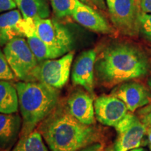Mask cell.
Masks as SVG:
<instances>
[{
	"label": "cell",
	"mask_w": 151,
	"mask_h": 151,
	"mask_svg": "<svg viewBox=\"0 0 151 151\" xmlns=\"http://www.w3.org/2000/svg\"><path fill=\"white\" fill-rule=\"evenodd\" d=\"M38 131L50 151H78L100 139L98 129L74 118L66 104H58L41 122Z\"/></svg>",
	"instance_id": "6da1fadb"
},
{
	"label": "cell",
	"mask_w": 151,
	"mask_h": 151,
	"mask_svg": "<svg viewBox=\"0 0 151 151\" xmlns=\"http://www.w3.org/2000/svg\"><path fill=\"white\" fill-rule=\"evenodd\" d=\"M150 62L144 52L127 43H115L106 48L97 58L96 76L101 83L113 86L148 73Z\"/></svg>",
	"instance_id": "7a4b0ae2"
},
{
	"label": "cell",
	"mask_w": 151,
	"mask_h": 151,
	"mask_svg": "<svg viewBox=\"0 0 151 151\" xmlns=\"http://www.w3.org/2000/svg\"><path fill=\"white\" fill-rule=\"evenodd\" d=\"M15 86L22 119L20 137H25L35 131L56 108L60 92L59 89L39 81H20Z\"/></svg>",
	"instance_id": "3957f363"
},
{
	"label": "cell",
	"mask_w": 151,
	"mask_h": 151,
	"mask_svg": "<svg viewBox=\"0 0 151 151\" xmlns=\"http://www.w3.org/2000/svg\"><path fill=\"white\" fill-rule=\"evenodd\" d=\"M74 52L59 58L39 62L31 73V81H39L57 89H61L69 81Z\"/></svg>",
	"instance_id": "277c9868"
},
{
	"label": "cell",
	"mask_w": 151,
	"mask_h": 151,
	"mask_svg": "<svg viewBox=\"0 0 151 151\" xmlns=\"http://www.w3.org/2000/svg\"><path fill=\"white\" fill-rule=\"evenodd\" d=\"M3 51L17 78L22 81H31V73L39 62L24 38L12 39L5 45Z\"/></svg>",
	"instance_id": "5b68a950"
},
{
	"label": "cell",
	"mask_w": 151,
	"mask_h": 151,
	"mask_svg": "<svg viewBox=\"0 0 151 151\" xmlns=\"http://www.w3.org/2000/svg\"><path fill=\"white\" fill-rule=\"evenodd\" d=\"M113 25L120 32L135 36L139 32V0H106Z\"/></svg>",
	"instance_id": "8992f818"
},
{
	"label": "cell",
	"mask_w": 151,
	"mask_h": 151,
	"mask_svg": "<svg viewBox=\"0 0 151 151\" xmlns=\"http://www.w3.org/2000/svg\"><path fill=\"white\" fill-rule=\"evenodd\" d=\"M34 22L38 36L47 45L64 55L72 51V35L64 24L48 18H37Z\"/></svg>",
	"instance_id": "52a82bcc"
},
{
	"label": "cell",
	"mask_w": 151,
	"mask_h": 151,
	"mask_svg": "<svg viewBox=\"0 0 151 151\" xmlns=\"http://www.w3.org/2000/svg\"><path fill=\"white\" fill-rule=\"evenodd\" d=\"M117 138L113 151H129L139 148L146 134V126L134 115L127 113L115 127Z\"/></svg>",
	"instance_id": "ba28073f"
},
{
	"label": "cell",
	"mask_w": 151,
	"mask_h": 151,
	"mask_svg": "<svg viewBox=\"0 0 151 151\" xmlns=\"http://www.w3.org/2000/svg\"><path fill=\"white\" fill-rule=\"evenodd\" d=\"M94 107L98 121L104 125L114 128L128 113L125 104L111 94L98 97L94 101Z\"/></svg>",
	"instance_id": "9c48e42d"
},
{
	"label": "cell",
	"mask_w": 151,
	"mask_h": 151,
	"mask_svg": "<svg viewBox=\"0 0 151 151\" xmlns=\"http://www.w3.org/2000/svg\"><path fill=\"white\" fill-rule=\"evenodd\" d=\"M97 52L94 49L85 50L76 59L71 71V81L75 86H80L88 93L94 90V65Z\"/></svg>",
	"instance_id": "30bf717a"
},
{
	"label": "cell",
	"mask_w": 151,
	"mask_h": 151,
	"mask_svg": "<svg viewBox=\"0 0 151 151\" xmlns=\"http://www.w3.org/2000/svg\"><path fill=\"white\" fill-rule=\"evenodd\" d=\"M111 94L121 99L130 112H134L150 101V94L148 90L137 82L127 81L120 83L113 88Z\"/></svg>",
	"instance_id": "8fae6325"
},
{
	"label": "cell",
	"mask_w": 151,
	"mask_h": 151,
	"mask_svg": "<svg viewBox=\"0 0 151 151\" xmlns=\"http://www.w3.org/2000/svg\"><path fill=\"white\" fill-rule=\"evenodd\" d=\"M72 18L87 29L101 34H111L113 29L106 19L90 6L80 0H76Z\"/></svg>",
	"instance_id": "7c38bea8"
},
{
	"label": "cell",
	"mask_w": 151,
	"mask_h": 151,
	"mask_svg": "<svg viewBox=\"0 0 151 151\" xmlns=\"http://www.w3.org/2000/svg\"><path fill=\"white\" fill-rule=\"evenodd\" d=\"M66 106L69 113L82 123L92 125L94 122V101L88 92L75 90L67 99Z\"/></svg>",
	"instance_id": "4fadbf2b"
},
{
	"label": "cell",
	"mask_w": 151,
	"mask_h": 151,
	"mask_svg": "<svg viewBox=\"0 0 151 151\" xmlns=\"http://www.w3.org/2000/svg\"><path fill=\"white\" fill-rule=\"evenodd\" d=\"M18 37H25V20L20 11L14 9L0 15V46Z\"/></svg>",
	"instance_id": "5bb4252c"
},
{
	"label": "cell",
	"mask_w": 151,
	"mask_h": 151,
	"mask_svg": "<svg viewBox=\"0 0 151 151\" xmlns=\"http://www.w3.org/2000/svg\"><path fill=\"white\" fill-rule=\"evenodd\" d=\"M22 119L17 113H0V151L14 146L20 135Z\"/></svg>",
	"instance_id": "9a60e30c"
},
{
	"label": "cell",
	"mask_w": 151,
	"mask_h": 151,
	"mask_svg": "<svg viewBox=\"0 0 151 151\" xmlns=\"http://www.w3.org/2000/svg\"><path fill=\"white\" fill-rule=\"evenodd\" d=\"M25 20V37L30 49L33 52L38 62L43 60L56 59L63 56L64 54L60 50L51 48L43 41L36 31L34 20Z\"/></svg>",
	"instance_id": "2e32d148"
},
{
	"label": "cell",
	"mask_w": 151,
	"mask_h": 151,
	"mask_svg": "<svg viewBox=\"0 0 151 151\" xmlns=\"http://www.w3.org/2000/svg\"><path fill=\"white\" fill-rule=\"evenodd\" d=\"M24 19L48 18L50 9L47 0H14Z\"/></svg>",
	"instance_id": "e0dca14e"
},
{
	"label": "cell",
	"mask_w": 151,
	"mask_h": 151,
	"mask_svg": "<svg viewBox=\"0 0 151 151\" xmlns=\"http://www.w3.org/2000/svg\"><path fill=\"white\" fill-rule=\"evenodd\" d=\"M19 108L16 86L9 81L0 80V113H16Z\"/></svg>",
	"instance_id": "ac0fdd59"
},
{
	"label": "cell",
	"mask_w": 151,
	"mask_h": 151,
	"mask_svg": "<svg viewBox=\"0 0 151 151\" xmlns=\"http://www.w3.org/2000/svg\"><path fill=\"white\" fill-rule=\"evenodd\" d=\"M11 151H48L38 130L19 139Z\"/></svg>",
	"instance_id": "d6986e66"
},
{
	"label": "cell",
	"mask_w": 151,
	"mask_h": 151,
	"mask_svg": "<svg viewBox=\"0 0 151 151\" xmlns=\"http://www.w3.org/2000/svg\"><path fill=\"white\" fill-rule=\"evenodd\" d=\"M54 14L58 18L71 16L76 6V0H50Z\"/></svg>",
	"instance_id": "ffe728a7"
},
{
	"label": "cell",
	"mask_w": 151,
	"mask_h": 151,
	"mask_svg": "<svg viewBox=\"0 0 151 151\" xmlns=\"http://www.w3.org/2000/svg\"><path fill=\"white\" fill-rule=\"evenodd\" d=\"M139 32L148 41H151V14L140 12L138 20Z\"/></svg>",
	"instance_id": "44dd1931"
},
{
	"label": "cell",
	"mask_w": 151,
	"mask_h": 151,
	"mask_svg": "<svg viewBox=\"0 0 151 151\" xmlns=\"http://www.w3.org/2000/svg\"><path fill=\"white\" fill-rule=\"evenodd\" d=\"M16 78V75L7 62L4 52L0 49V80L12 81Z\"/></svg>",
	"instance_id": "7402d4cb"
},
{
	"label": "cell",
	"mask_w": 151,
	"mask_h": 151,
	"mask_svg": "<svg viewBox=\"0 0 151 151\" xmlns=\"http://www.w3.org/2000/svg\"><path fill=\"white\" fill-rule=\"evenodd\" d=\"M17 7L14 0H0V14L14 10Z\"/></svg>",
	"instance_id": "603a6c76"
},
{
	"label": "cell",
	"mask_w": 151,
	"mask_h": 151,
	"mask_svg": "<svg viewBox=\"0 0 151 151\" xmlns=\"http://www.w3.org/2000/svg\"><path fill=\"white\" fill-rule=\"evenodd\" d=\"M139 7L141 12L151 14V0H139Z\"/></svg>",
	"instance_id": "cb8c5ba5"
},
{
	"label": "cell",
	"mask_w": 151,
	"mask_h": 151,
	"mask_svg": "<svg viewBox=\"0 0 151 151\" xmlns=\"http://www.w3.org/2000/svg\"><path fill=\"white\" fill-rule=\"evenodd\" d=\"M78 151H105V148L104 144L98 142L90 145Z\"/></svg>",
	"instance_id": "d4e9b609"
},
{
	"label": "cell",
	"mask_w": 151,
	"mask_h": 151,
	"mask_svg": "<svg viewBox=\"0 0 151 151\" xmlns=\"http://www.w3.org/2000/svg\"><path fill=\"white\" fill-rule=\"evenodd\" d=\"M143 113H142V117H141V121L146 127H151V109L148 110H143Z\"/></svg>",
	"instance_id": "484cf974"
},
{
	"label": "cell",
	"mask_w": 151,
	"mask_h": 151,
	"mask_svg": "<svg viewBox=\"0 0 151 151\" xmlns=\"http://www.w3.org/2000/svg\"><path fill=\"white\" fill-rule=\"evenodd\" d=\"M89 1L92 5L95 6L101 10L105 11L106 9V6L104 0H89Z\"/></svg>",
	"instance_id": "4316f807"
},
{
	"label": "cell",
	"mask_w": 151,
	"mask_h": 151,
	"mask_svg": "<svg viewBox=\"0 0 151 151\" xmlns=\"http://www.w3.org/2000/svg\"><path fill=\"white\" fill-rule=\"evenodd\" d=\"M146 134L147 137V142H148L149 144L151 145V127H146Z\"/></svg>",
	"instance_id": "83f0119b"
},
{
	"label": "cell",
	"mask_w": 151,
	"mask_h": 151,
	"mask_svg": "<svg viewBox=\"0 0 151 151\" xmlns=\"http://www.w3.org/2000/svg\"><path fill=\"white\" fill-rule=\"evenodd\" d=\"M129 151H146L143 149V148H134V149H132V150H130Z\"/></svg>",
	"instance_id": "f1b7e54d"
},
{
	"label": "cell",
	"mask_w": 151,
	"mask_h": 151,
	"mask_svg": "<svg viewBox=\"0 0 151 151\" xmlns=\"http://www.w3.org/2000/svg\"><path fill=\"white\" fill-rule=\"evenodd\" d=\"M80 1H82V2H83L85 4H88V5H90V6L92 5V4L90 2L89 0H80Z\"/></svg>",
	"instance_id": "f546056e"
},
{
	"label": "cell",
	"mask_w": 151,
	"mask_h": 151,
	"mask_svg": "<svg viewBox=\"0 0 151 151\" xmlns=\"http://www.w3.org/2000/svg\"><path fill=\"white\" fill-rule=\"evenodd\" d=\"M148 85L149 88H150V89L151 90V76L150 77V78H149L148 81Z\"/></svg>",
	"instance_id": "4dcf8cb0"
},
{
	"label": "cell",
	"mask_w": 151,
	"mask_h": 151,
	"mask_svg": "<svg viewBox=\"0 0 151 151\" xmlns=\"http://www.w3.org/2000/svg\"><path fill=\"white\" fill-rule=\"evenodd\" d=\"M149 149H150V151H151V145L149 146Z\"/></svg>",
	"instance_id": "1f68e13d"
},
{
	"label": "cell",
	"mask_w": 151,
	"mask_h": 151,
	"mask_svg": "<svg viewBox=\"0 0 151 151\" xmlns=\"http://www.w3.org/2000/svg\"><path fill=\"white\" fill-rule=\"evenodd\" d=\"M107 151H113V149H112V150H107Z\"/></svg>",
	"instance_id": "d6a6232c"
}]
</instances>
